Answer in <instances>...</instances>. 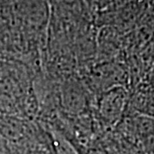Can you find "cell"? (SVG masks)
I'll return each mask as SVG.
<instances>
[{
	"label": "cell",
	"instance_id": "cell-2",
	"mask_svg": "<svg viewBox=\"0 0 154 154\" xmlns=\"http://www.w3.org/2000/svg\"><path fill=\"white\" fill-rule=\"evenodd\" d=\"M18 15L30 25H43L48 18L47 0H15Z\"/></svg>",
	"mask_w": 154,
	"mask_h": 154
},
{
	"label": "cell",
	"instance_id": "cell-1",
	"mask_svg": "<svg viewBox=\"0 0 154 154\" xmlns=\"http://www.w3.org/2000/svg\"><path fill=\"white\" fill-rule=\"evenodd\" d=\"M126 93L120 86L103 92L99 101V114L107 124H114L118 121L124 109Z\"/></svg>",
	"mask_w": 154,
	"mask_h": 154
},
{
	"label": "cell",
	"instance_id": "cell-3",
	"mask_svg": "<svg viewBox=\"0 0 154 154\" xmlns=\"http://www.w3.org/2000/svg\"><path fill=\"white\" fill-rule=\"evenodd\" d=\"M88 3L89 6H91L92 8L95 9H102L105 8L106 6H108L110 3L112 2V0H85Z\"/></svg>",
	"mask_w": 154,
	"mask_h": 154
}]
</instances>
